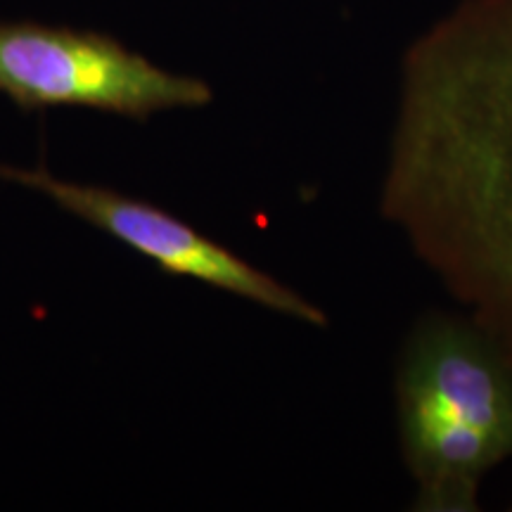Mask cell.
Segmentation results:
<instances>
[{
	"label": "cell",
	"mask_w": 512,
	"mask_h": 512,
	"mask_svg": "<svg viewBox=\"0 0 512 512\" xmlns=\"http://www.w3.org/2000/svg\"><path fill=\"white\" fill-rule=\"evenodd\" d=\"M380 216L512 354V0H465L406 50Z\"/></svg>",
	"instance_id": "6da1fadb"
},
{
	"label": "cell",
	"mask_w": 512,
	"mask_h": 512,
	"mask_svg": "<svg viewBox=\"0 0 512 512\" xmlns=\"http://www.w3.org/2000/svg\"><path fill=\"white\" fill-rule=\"evenodd\" d=\"M394 401L413 510H479L484 477L512 458L510 351L467 313H425L401 347Z\"/></svg>",
	"instance_id": "7a4b0ae2"
},
{
	"label": "cell",
	"mask_w": 512,
	"mask_h": 512,
	"mask_svg": "<svg viewBox=\"0 0 512 512\" xmlns=\"http://www.w3.org/2000/svg\"><path fill=\"white\" fill-rule=\"evenodd\" d=\"M0 93L24 110L86 107L147 119L200 110L209 83L174 74L110 36L43 24H0Z\"/></svg>",
	"instance_id": "3957f363"
},
{
	"label": "cell",
	"mask_w": 512,
	"mask_h": 512,
	"mask_svg": "<svg viewBox=\"0 0 512 512\" xmlns=\"http://www.w3.org/2000/svg\"><path fill=\"white\" fill-rule=\"evenodd\" d=\"M0 181L41 192L76 219L91 223L102 233L112 235L114 240L124 242L138 254L155 261L166 273L230 292L280 316L313 325V328L328 325L325 311L309 302L304 294L278 283L273 275L240 259L238 254L202 235L200 230L152 204L138 202L100 185L67 181L43 166L24 169V166L0 162Z\"/></svg>",
	"instance_id": "277c9868"
}]
</instances>
